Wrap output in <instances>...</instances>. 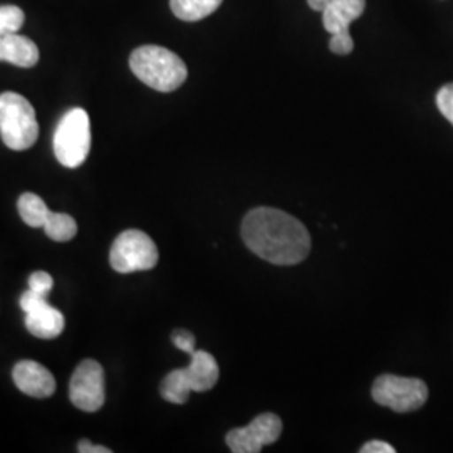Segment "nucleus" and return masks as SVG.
<instances>
[{
  "mask_svg": "<svg viewBox=\"0 0 453 453\" xmlns=\"http://www.w3.org/2000/svg\"><path fill=\"white\" fill-rule=\"evenodd\" d=\"M69 398L82 411L93 413L104 405V372L95 359H84L71 376Z\"/></svg>",
  "mask_w": 453,
  "mask_h": 453,
  "instance_id": "6e6552de",
  "label": "nucleus"
},
{
  "mask_svg": "<svg viewBox=\"0 0 453 453\" xmlns=\"http://www.w3.org/2000/svg\"><path fill=\"white\" fill-rule=\"evenodd\" d=\"M158 262V249L145 232L130 228L121 232L110 252V264L119 274L150 271Z\"/></svg>",
  "mask_w": 453,
  "mask_h": 453,
  "instance_id": "423d86ee",
  "label": "nucleus"
},
{
  "mask_svg": "<svg viewBox=\"0 0 453 453\" xmlns=\"http://www.w3.org/2000/svg\"><path fill=\"white\" fill-rule=\"evenodd\" d=\"M437 106L440 113L443 114L453 125V82L445 84L437 93Z\"/></svg>",
  "mask_w": 453,
  "mask_h": 453,
  "instance_id": "a211bd4d",
  "label": "nucleus"
},
{
  "mask_svg": "<svg viewBox=\"0 0 453 453\" xmlns=\"http://www.w3.org/2000/svg\"><path fill=\"white\" fill-rule=\"evenodd\" d=\"M372 400L378 405L391 408L398 413L420 410L428 400V387L418 378H403L383 374L372 385Z\"/></svg>",
  "mask_w": 453,
  "mask_h": 453,
  "instance_id": "0eeeda50",
  "label": "nucleus"
},
{
  "mask_svg": "<svg viewBox=\"0 0 453 453\" xmlns=\"http://www.w3.org/2000/svg\"><path fill=\"white\" fill-rule=\"evenodd\" d=\"M282 434V421L274 413H262L247 426L234 428L226 441L234 453H259L264 445L274 443Z\"/></svg>",
  "mask_w": 453,
  "mask_h": 453,
  "instance_id": "9d476101",
  "label": "nucleus"
},
{
  "mask_svg": "<svg viewBox=\"0 0 453 453\" xmlns=\"http://www.w3.org/2000/svg\"><path fill=\"white\" fill-rule=\"evenodd\" d=\"M366 0H331L323 11L324 29L331 34L349 33V26L365 14Z\"/></svg>",
  "mask_w": 453,
  "mask_h": 453,
  "instance_id": "f8f14e48",
  "label": "nucleus"
},
{
  "mask_svg": "<svg viewBox=\"0 0 453 453\" xmlns=\"http://www.w3.org/2000/svg\"><path fill=\"white\" fill-rule=\"evenodd\" d=\"M220 4L222 0H170L173 14L187 22H196L211 16Z\"/></svg>",
  "mask_w": 453,
  "mask_h": 453,
  "instance_id": "4468645a",
  "label": "nucleus"
},
{
  "mask_svg": "<svg viewBox=\"0 0 453 453\" xmlns=\"http://www.w3.org/2000/svg\"><path fill=\"white\" fill-rule=\"evenodd\" d=\"M190 365L183 370H173L165 376L160 387L163 400L183 405L188 402L192 391H209L219 381L220 370L217 359L207 351H196L190 355Z\"/></svg>",
  "mask_w": 453,
  "mask_h": 453,
  "instance_id": "7ed1b4c3",
  "label": "nucleus"
},
{
  "mask_svg": "<svg viewBox=\"0 0 453 453\" xmlns=\"http://www.w3.org/2000/svg\"><path fill=\"white\" fill-rule=\"evenodd\" d=\"M329 49H331L334 54H340V56L351 54L353 49H355V42H353L351 34H333V35H331V41H329Z\"/></svg>",
  "mask_w": 453,
  "mask_h": 453,
  "instance_id": "6ab92c4d",
  "label": "nucleus"
},
{
  "mask_svg": "<svg viewBox=\"0 0 453 453\" xmlns=\"http://www.w3.org/2000/svg\"><path fill=\"white\" fill-rule=\"evenodd\" d=\"M361 453H395V447H391L387 441H380V440H372L361 447Z\"/></svg>",
  "mask_w": 453,
  "mask_h": 453,
  "instance_id": "4be33fe9",
  "label": "nucleus"
},
{
  "mask_svg": "<svg viewBox=\"0 0 453 453\" xmlns=\"http://www.w3.org/2000/svg\"><path fill=\"white\" fill-rule=\"evenodd\" d=\"M26 20V14L17 5H0V35L17 33Z\"/></svg>",
  "mask_w": 453,
  "mask_h": 453,
  "instance_id": "f3484780",
  "label": "nucleus"
},
{
  "mask_svg": "<svg viewBox=\"0 0 453 453\" xmlns=\"http://www.w3.org/2000/svg\"><path fill=\"white\" fill-rule=\"evenodd\" d=\"M133 74L160 93H172L187 81L188 71L179 56L162 46H142L130 58Z\"/></svg>",
  "mask_w": 453,
  "mask_h": 453,
  "instance_id": "f03ea898",
  "label": "nucleus"
},
{
  "mask_svg": "<svg viewBox=\"0 0 453 453\" xmlns=\"http://www.w3.org/2000/svg\"><path fill=\"white\" fill-rule=\"evenodd\" d=\"M20 308L26 312V327L35 338L54 340L65 331V316L49 304L48 296L29 289L20 296Z\"/></svg>",
  "mask_w": 453,
  "mask_h": 453,
  "instance_id": "1a4fd4ad",
  "label": "nucleus"
},
{
  "mask_svg": "<svg viewBox=\"0 0 453 453\" xmlns=\"http://www.w3.org/2000/svg\"><path fill=\"white\" fill-rule=\"evenodd\" d=\"M331 0H308L309 7L312 9V11H318V12H323L324 9H326V5L329 4Z\"/></svg>",
  "mask_w": 453,
  "mask_h": 453,
  "instance_id": "b1692460",
  "label": "nucleus"
},
{
  "mask_svg": "<svg viewBox=\"0 0 453 453\" xmlns=\"http://www.w3.org/2000/svg\"><path fill=\"white\" fill-rule=\"evenodd\" d=\"M52 286H54L52 275H49L44 271H37L29 277V289L39 292V294L48 296L49 292L52 291Z\"/></svg>",
  "mask_w": 453,
  "mask_h": 453,
  "instance_id": "aec40b11",
  "label": "nucleus"
},
{
  "mask_svg": "<svg viewBox=\"0 0 453 453\" xmlns=\"http://www.w3.org/2000/svg\"><path fill=\"white\" fill-rule=\"evenodd\" d=\"M54 155L65 168H78L86 162L91 150L89 114L82 108H73L61 118L54 131Z\"/></svg>",
  "mask_w": 453,
  "mask_h": 453,
  "instance_id": "39448f33",
  "label": "nucleus"
},
{
  "mask_svg": "<svg viewBox=\"0 0 453 453\" xmlns=\"http://www.w3.org/2000/svg\"><path fill=\"white\" fill-rule=\"evenodd\" d=\"M0 61L19 67H33L39 63V49L29 37L17 33L0 35Z\"/></svg>",
  "mask_w": 453,
  "mask_h": 453,
  "instance_id": "ddd939ff",
  "label": "nucleus"
},
{
  "mask_svg": "<svg viewBox=\"0 0 453 453\" xmlns=\"http://www.w3.org/2000/svg\"><path fill=\"white\" fill-rule=\"evenodd\" d=\"M172 341H173V344L179 348L180 351H183V353H187V355H192V353H194L195 336L190 331H187V329L175 331L173 336H172Z\"/></svg>",
  "mask_w": 453,
  "mask_h": 453,
  "instance_id": "412c9836",
  "label": "nucleus"
},
{
  "mask_svg": "<svg viewBox=\"0 0 453 453\" xmlns=\"http://www.w3.org/2000/svg\"><path fill=\"white\" fill-rule=\"evenodd\" d=\"M242 239L256 256L275 265L299 264L311 252V235L304 224L271 207H259L245 215Z\"/></svg>",
  "mask_w": 453,
  "mask_h": 453,
  "instance_id": "f257e3e1",
  "label": "nucleus"
},
{
  "mask_svg": "<svg viewBox=\"0 0 453 453\" xmlns=\"http://www.w3.org/2000/svg\"><path fill=\"white\" fill-rule=\"evenodd\" d=\"M78 452L81 453H111V450L108 447H103V445H95L91 443L89 440H81L78 443Z\"/></svg>",
  "mask_w": 453,
  "mask_h": 453,
  "instance_id": "5701e85b",
  "label": "nucleus"
},
{
  "mask_svg": "<svg viewBox=\"0 0 453 453\" xmlns=\"http://www.w3.org/2000/svg\"><path fill=\"white\" fill-rule=\"evenodd\" d=\"M12 378L17 388L33 398H49L56 391V380L52 372L41 363L31 359L19 361L14 366Z\"/></svg>",
  "mask_w": 453,
  "mask_h": 453,
  "instance_id": "9b49d317",
  "label": "nucleus"
},
{
  "mask_svg": "<svg viewBox=\"0 0 453 453\" xmlns=\"http://www.w3.org/2000/svg\"><path fill=\"white\" fill-rule=\"evenodd\" d=\"M17 209L20 213V219L27 226H34V228L44 226L49 209L46 202L39 195L29 194V192L20 195V198L17 202Z\"/></svg>",
  "mask_w": 453,
  "mask_h": 453,
  "instance_id": "dca6fc26",
  "label": "nucleus"
},
{
  "mask_svg": "<svg viewBox=\"0 0 453 453\" xmlns=\"http://www.w3.org/2000/svg\"><path fill=\"white\" fill-rule=\"evenodd\" d=\"M42 226H44L49 239H52L54 242H69L78 234L76 220L71 215L59 213V211H49L46 222Z\"/></svg>",
  "mask_w": 453,
  "mask_h": 453,
  "instance_id": "2eb2a0df",
  "label": "nucleus"
},
{
  "mask_svg": "<svg viewBox=\"0 0 453 453\" xmlns=\"http://www.w3.org/2000/svg\"><path fill=\"white\" fill-rule=\"evenodd\" d=\"M0 136L14 151L29 150L37 142L39 125L29 99L12 91L0 95Z\"/></svg>",
  "mask_w": 453,
  "mask_h": 453,
  "instance_id": "20e7f679",
  "label": "nucleus"
}]
</instances>
